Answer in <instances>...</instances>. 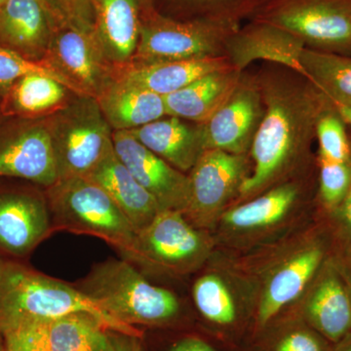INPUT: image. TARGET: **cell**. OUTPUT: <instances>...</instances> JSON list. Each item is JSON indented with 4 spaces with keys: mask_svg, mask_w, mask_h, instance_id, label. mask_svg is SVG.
<instances>
[{
    "mask_svg": "<svg viewBox=\"0 0 351 351\" xmlns=\"http://www.w3.org/2000/svg\"><path fill=\"white\" fill-rule=\"evenodd\" d=\"M186 120L162 117L130 130L138 142L181 172L193 169L206 149L202 125H191Z\"/></svg>",
    "mask_w": 351,
    "mask_h": 351,
    "instance_id": "obj_20",
    "label": "cell"
},
{
    "mask_svg": "<svg viewBox=\"0 0 351 351\" xmlns=\"http://www.w3.org/2000/svg\"><path fill=\"white\" fill-rule=\"evenodd\" d=\"M141 16L140 36L132 63L226 56V41L240 27L228 21L178 20L161 15L156 9Z\"/></svg>",
    "mask_w": 351,
    "mask_h": 351,
    "instance_id": "obj_5",
    "label": "cell"
},
{
    "mask_svg": "<svg viewBox=\"0 0 351 351\" xmlns=\"http://www.w3.org/2000/svg\"><path fill=\"white\" fill-rule=\"evenodd\" d=\"M189 200L184 215L196 228H209L249 176L246 154L207 149L189 171Z\"/></svg>",
    "mask_w": 351,
    "mask_h": 351,
    "instance_id": "obj_10",
    "label": "cell"
},
{
    "mask_svg": "<svg viewBox=\"0 0 351 351\" xmlns=\"http://www.w3.org/2000/svg\"><path fill=\"white\" fill-rule=\"evenodd\" d=\"M94 31L113 66L128 64L140 36V0H91Z\"/></svg>",
    "mask_w": 351,
    "mask_h": 351,
    "instance_id": "obj_19",
    "label": "cell"
},
{
    "mask_svg": "<svg viewBox=\"0 0 351 351\" xmlns=\"http://www.w3.org/2000/svg\"><path fill=\"white\" fill-rule=\"evenodd\" d=\"M265 112L251 145L254 167L240 189L242 197L258 195L278 181L306 152L316 123L332 103L306 80L299 85H267Z\"/></svg>",
    "mask_w": 351,
    "mask_h": 351,
    "instance_id": "obj_1",
    "label": "cell"
},
{
    "mask_svg": "<svg viewBox=\"0 0 351 351\" xmlns=\"http://www.w3.org/2000/svg\"><path fill=\"white\" fill-rule=\"evenodd\" d=\"M85 178L108 193L137 233L162 211L156 198L138 184L113 149Z\"/></svg>",
    "mask_w": 351,
    "mask_h": 351,
    "instance_id": "obj_21",
    "label": "cell"
},
{
    "mask_svg": "<svg viewBox=\"0 0 351 351\" xmlns=\"http://www.w3.org/2000/svg\"><path fill=\"white\" fill-rule=\"evenodd\" d=\"M262 90L241 80L232 97L204 123H201L206 149L246 154L262 121Z\"/></svg>",
    "mask_w": 351,
    "mask_h": 351,
    "instance_id": "obj_14",
    "label": "cell"
},
{
    "mask_svg": "<svg viewBox=\"0 0 351 351\" xmlns=\"http://www.w3.org/2000/svg\"><path fill=\"white\" fill-rule=\"evenodd\" d=\"M334 107L337 112L341 115V119L346 122V125L351 127V108L346 107V106L338 105L334 104Z\"/></svg>",
    "mask_w": 351,
    "mask_h": 351,
    "instance_id": "obj_41",
    "label": "cell"
},
{
    "mask_svg": "<svg viewBox=\"0 0 351 351\" xmlns=\"http://www.w3.org/2000/svg\"><path fill=\"white\" fill-rule=\"evenodd\" d=\"M311 49L351 56V0H267L253 16Z\"/></svg>",
    "mask_w": 351,
    "mask_h": 351,
    "instance_id": "obj_7",
    "label": "cell"
},
{
    "mask_svg": "<svg viewBox=\"0 0 351 351\" xmlns=\"http://www.w3.org/2000/svg\"><path fill=\"white\" fill-rule=\"evenodd\" d=\"M46 120L59 180L86 177L113 149L112 127L92 97L77 96Z\"/></svg>",
    "mask_w": 351,
    "mask_h": 351,
    "instance_id": "obj_6",
    "label": "cell"
},
{
    "mask_svg": "<svg viewBox=\"0 0 351 351\" xmlns=\"http://www.w3.org/2000/svg\"><path fill=\"white\" fill-rule=\"evenodd\" d=\"M52 351H108L110 331L88 313H73L47 323Z\"/></svg>",
    "mask_w": 351,
    "mask_h": 351,
    "instance_id": "obj_29",
    "label": "cell"
},
{
    "mask_svg": "<svg viewBox=\"0 0 351 351\" xmlns=\"http://www.w3.org/2000/svg\"><path fill=\"white\" fill-rule=\"evenodd\" d=\"M232 68L226 56L114 66V77L165 97L214 71Z\"/></svg>",
    "mask_w": 351,
    "mask_h": 351,
    "instance_id": "obj_22",
    "label": "cell"
},
{
    "mask_svg": "<svg viewBox=\"0 0 351 351\" xmlns=\"http://www.w3.org/2000/svg\"><path fill=\"white\" fill-rule=\"evenodd\" d=\"M301 64L304 76L332 104L351 108V56L306 47Z\"/></svg>",
    "mask_w": 351,
    "mask_h": 351,
    "instance_id": "obj_28",
    "label": "cell"
},
{
    "mask_svg": "<svg viewBox=\"0 0 351 351\" xmlns=\"http://www.w3.org/2000/svg\"><path fill=\"white\" fill-rule=\"evenodd\" d=\"M319 195L330 211H336L345 200L351 186V159L346 162L319 159Z\"/></svg>",
    "mask_w": 351,
    "mask_h": 351,
    "instance_id": "obj_32",
    "label": "cell"
},
{
    "mask_svg": "<svg viewBox=\"0 0 351 351\" xmlns=\"http://www.w3.org/2000/svg\"><path fill=\"white\" fill-rule=\"evenodd\" d=\"M337 265H338L339 269L341 270L343 278L346 279L351 292V253L345 258L343 262L337 263Z\"/></svg>",
    "mask_w": 351,
    "mask_h": 351,
    "instance_id": "obj_40",
    "label": "cell"
},
{
    "mask_svg": "<svg viewBox=\"0 0 351 351\" xmlns=\"http://www.w3.org/2000/svg\"><path fill=\"white\" fill-rule=\"evenodd\" d=\"M0 351H6L5 343H4L3 334L0 331Z\"/></svg>",
    "mask_w": 351,
    "mask_h": 351,
    "instance_id": "obj_44",
    "label": "cell"
},
{
    "mask_svg": "<svg viewBox=\"0 0 351 351\" xmlns=\"http://www.w3.org/2000/svg\"><path fill=\"white\" fill-rule=\"evenodd\" d=\"M78 289L104 311L131 326H163L181 315L177 295L147 281L129 261L110 260L96 265Z\"/></svg>",
    "mask_w": 351,
    "mask_h": 351,
    "instance_id": "obj_3",
    "label": "cell"
},
{
    "mask_svg": "<svg viewBox=\"0 0 351 351\" xmlns=\"http://www.w3.org/2000/svg\"><path fill=\"white\" fill-rule=\"evenodd\" d=\"M350 145H351V136ZM339 223H341V230L346 239L350 241L351 244V186L348 195L346 196L345 200L343 201L338 209L336 210Z\"/></svg>",
    "mask_w": 351,
    "mask_h": 351,
    "instance_id": "obj_39",
    "label": "cell"
},
{
    "mask_svg": "<svg viewBox=\"0 0 351 351\" xmlns=\"http://www.w3.org/2000/svg\"><path fill=\"white\" fill-rule=\"evenodd\" d=\"M113 131H130L167 117L160 95L115 78L96 99Z\"/></svg>",
    "mask_w": 351,
    "mask_h": 351,
    "instance_id": "obj_24",
    "label": "cell"
},
{
    "mask_svg": "<svg viewBox=\"0 0 351 351\" xmlns=\"http://www.w3.org/2000/svg\"><path fill=\"white\" fill-rule=\"evenodd\" d=\"M334 351H351V332L335 345Z\"/></svg>",
    "mask_w": 351,
    "mask_h": 351,
    "instance_id": "obj_42",
    "label": "cell"
},
{
    "mask_svg": "<svg viewBox=\"0 0 351 351\" xmlns=\"http://www.w3.org/2000/svg\"><path fill=\"white\" fill-rule=\"evenodd\" d=\"M6 1H7V0H0V7L3 5V4L5 3ZM49 1H50V0H49Z\"/></svg>",
    "mask_w": 351,
    "mask_h": 351,
    "instance_id": "obj_45",
    "label": "cell"
},
{
    "mask_svg": "<svg viewBox=\"0 0 351 351\" xmlns=\"http://www.w3.org/2000/svg\"><path fill=\"white\" fill-rule=\"evenodd\" d=\"M306 44L290 32L262 21L239 27L228 38L226 56L233 69L242 73L256 60L282 64L304 76L301 64Z\"/></svg>",
    "mask_w": 351,
    "mask_h": 351,
    "instance_id": "obj_16",
    "label": "cell"
},
{
    "mask_svg": "<svg viewBox=\"0 0 351 351\" xmlns=\"http://www.w3.org/2000/svg\"><path fill=\"white\" fill-rule=\"evenodd\" d=\"M241 73L233 68L214 71L163 97L166 114L204 123L232 97L241 82Z\"/></svg>",
    "mask_w": 351,
    "mask_h": 351,
    "instance_id": "obj_23",
    "label": "cell"
},
{
    "mask_svg": "<svg viewBox=\"0 0 351 351\" xmlns=\"http://www.w3.org/2000/svg\"><path fill=\"white\" fill-rule=\"evenodd\" d=\"M249 351H250V350H249ZM251 351H260V350H258L257 348H254L253 350H251Z\"/></svg>",
    "mask_w": 351,
    "mask_h": 351,
    "instance_id": "obj_46",
    "label": "cell"
},
{
    "mask_svg": "<svg viewBox=\"0 0 351 351\" xmlns=\"http://www.w3.org/2000/svg\"><path fill=\"white\" fill-rule=\"evenodd\" d=\"M199 9L200 19L228 21L239 24L246 16H254L267 0H189Z\"/></svg>",
    "mask_w": 351,
    "mask_h": 351,
    "instance_id": "obj_34",
    "label": "cell"
},
{
    "mask_svg": "<svg viewBox=\"0 0 351 351\" xmlns=\"http://www.w3.org/2000/svg\"><path fill=\"white\" fill-rule=\"evenodd\" d=\"M196 309L217 332L234 337L243 329L245 320L230 288L217 274L198 278L193 288Z\"/></svg>",
    "mask_w": 351,
    "mask_h": 351,
    "instance_id": "obj_26",
    "label": "cell"
},
{
    "mask_svg": "<svg viewBox=\"0 0 351 351\" xmlns=\"http://www.w3.org/2000/svg\"><path fill=\"white\" fill-rule=\"evenodd\" d=\"M300 316L332 345L351 332V292L338 265L323 263Z\"/></svg>",
    "mask_w": 351,
    "mask_h": 351,
    "instance_id": "obj_17",
    "label": "cell"
},
{
    "mask_svg": "<svg viewBox=\"0 0 351 351\" xmlns=\"http://www.w3.org/2000/svg\"><path fill=\"white\" fill-rule=\"evenodd\" d=\"M210 251L207 235L184 213L163 210L137 233L133 262L184 274L199 267Z\"/></svg>",
    "mask_w": 351,
    "mask_h": 351,
    "instance_id": "obj_8",
    "label": "cell"
},
{
    "mask_svg": "<svg viewBox=\"0 0 351 351\" xmlns=\"http://www.w3.org/2000/svg\"><path fill=\"white\" fill-rule=\"evenodd\" d=\"M80 313L94 316L108 331L142 338L140 330L113 317L80 289L0 258V331Z\"/></svg>",
    "mask_w": 351,
    "mask_h": 351,
    "instance_id": "obj_2",
    "label": "cell"
},
{
    "mask_svg": "<svg viewBox=\"0 0 351 351\" xmlns=\"http://www.w3.org/2000/svg\"><path fill=\"white\" fill-rule=\"evenodd\" d=\"M325 251L311 244L284 260L270 274L256 309L254 336L269 326L304 292L324 263Z\"/></svg>",
    "mask_w": 351,
    "mask_h": 351,
    "instance_id": "obj_15",
    "label": "cell"
},
{
    "mask_svg": "<svg viewBox=\"0 0 351 351\" xmlns=\"http://www.w3.org/2000/svg\"><path fill=\"white\" fill-rule=\"evenodd\" d=\"M48 200L52 226L105 240L133 262L137 232L98 184L85 177L61 179L48 188Z\"/></svg>",
    "mask_w": 351,
    "mask_h": 351,
    "instance_id": "obj_4",
    "label": "cell"
},
{
    "mask_svg": "<svg viewBox=\"0 0 351 351\" xmlns=\"http://www.w3.org/2000/svg\"><path fill=\"white\" fill-rule=\"evenodd\" d=\"M346 126V122L335 108L334 104L321 114L315 128L321 160L334 162L350 160V137Z\"/></svg>",
    "mask_w": 351,
    "mask_h": 351,
    "instance_id": "obj_31",
    "label": "cell"
},
{
    "mask_svg": "<svg viewBox=\"0 0 351 351\" xmlns=\"http://www.w3.org/2000/svg\"><path fill=\"white\" fill-rule=\"evenodd\" d=\"M69 24L94 31V14L91 0H50Z\"/></svg>",
    "mask_w": 351,
    "mask_h": 351,
    "instance_id": "obj_36",
    "label": "cell"
},
{
    "mask_svg": "<svg viewBox=\"0 0 351 351\" xmlns=\"http://www.w3.org/2000/svg\"><path fill=\"white\" fill-rule=\"evenodd\" d=\"M298 197L294 184H283L245 204L233 207L221 216L223 225L232 230L248 232L276 225L290 211Z\"/></svg>",
    "mask_w": 351,
    "mask_h": 351,
    "instance_id": "obj_27",
    "label": "cell"
},
{
    "mask_svg": "<svg viewBox=\"0 0 351 351\" xmlns=\"http://www.w3.org/2000/svg\"><path fill=\"white\" fill-rule=\"evenodd\" d=\"M43 61L77 96L97 99L114 80V66L105 56L95 31L69 23L55 29Z\"/></svg>",
    "mask_w": 351,
    "mask_h": 351,
    "instance_id": "obj_9",
    "label": "cell"
},
{
    "mask_svg": "<svg viewBox=\"0 0 351 351\" xmlns=\"http://www.w3.org/2000/svg\"><path fill=\"white\" fill-rule=\"evenodd\" d=\"M260 351H334L335 345L307 324L301 316L279 323L274 320L256 335Z\"/></svg>",
    "mask_w": 351,
    "mask_h": 351,
    "instance_id": "obj_30",
    "label": "cell"
},
{
    "mask_svg": "<svg viewBox=\"0 0 351 351\" xmlns=\"http://www.w3.org/2000/svg\"><path fill=\"white\" fill-rule=\"evenodd\" d=\"M31 73L52 75L73 92L71 85L45 62L29 61L0 44V96L3 97L19 78Z\"/></svg>",
    "mask_w": 351,
    "mask_h": 351,
    "instance_id": "obj_33",
    "label": "cell"
},
{
    "mask_svg": "<svg viewBox=\"0 0 351 351\" xmlns=\"http://www.w3.org/2000/svg\"><path fill=\"white\" fill-rule=\"evenodd\" d=\"M115 154L143 188L158 202L161 210L186 212L189 200V179L144 145L129 131H113Z\"/></svg>",
    "mask_w": 351,
    "mask_h": 351,
    "instance_id": "obj_12",
    "label": "cell"
},
{
    "mask_svg": "<svg viewBox=\"0 0 351 351\" xmlns=\"http://www.w3.org/2000/svg\"><path fill=\"white\" fill-rule=\"evenodd\" d=\"M166 351H228L212 339L196 335H188L176 339Z\"/></svg>",
    "mask_w": 351,
    "mask_h": 351,
    "instance_id": "obj_37",
    "label": "cell"
},
{
    "mask_svg": "<svg viewBox=\"0 0 351 351\" xmlns=\"http://www.w3.org/2000/svg\"><path fill=\"white\" fill-rule=\"evenodd\" d=\"M52 230L49 208L31 193L0 195V248L16 257L31 253Z\"/></svg>",
    "mask_w": 351,
    "mask_h": 351,
    "instance_id": "obj_18",
    "label": "cell"
},
{
    "mask_svg": "<svg viewBox=\"0 0 351 351\" xmlns=\"http://www.w3.org/2000/svg\"><path fill=\"white\" fill-rule=\"evenodd\" d=\"M138 337L110 331L108 351H144Z\"/></svg>",
    "mask_w": 351,
    "mask_h": 351,
    "instance_id": "obj_38",
    "label": "cell"
},
{
    "mask_svg": "<svg viewBox=\"0 0 351 351\" xmlns=\"http://www.w3.org/2000/svg\"><path fill=\"white\" fill-rule=\"evenodd\" d=\"M0 177L50 188L59 181L47 120L23 119L0 129Z\"/></svg>",
    "mask_w": 351,
    "mask_h": 351,
    "instance_id": "obj_11",
    "label": "cell"
},
{
    "mask_svg": "<svg viewBox=\"0 0 351 351\" xmlns=\"http://www.w3.org/2000/svg\"><path fill=\"white\" fill-rule=\"evenodd\" d=\"M73 93L66 85L44 73H27L19 78L3 96L1 112L9 117L32 119L49 115L66 105Z\"/></svg>",
    "mask_w": 351,
    "mask_h": 351,
    "instance_id": "obj_25",
    "label": "cell"
},
{
    "mask_svg": "<svg viewBox=\"0 0 351 351\" xmlns=\"http://www.w3.org/2000/svg\"><path fill=\"white\" fill-rule=\"evenodd\" d=\"M66 23L49 0H7L0 7V44L29 61L41 62L55 29Z\"/></svg>",
    "mask_w": 351,
    "mask_h": 351,
    "instance_id": "obj_13",
    "label": "cell"
},
{
    "mask_svg": "<svg viewBox=\"0 0 351 351\" xmlns=\"http://www.w3.org/2000/svg\"><path fill=\"white\" fill-rule=\"evenodd\" d=\"M1 332L6 351H52L48 339L47 323H24Z\"/></svg>",
    "mask_w": 351,
    "mask_h": 351,
    "instance_id": "obj_35",
    "label": "cell"
},
{
    "mask_svg": "<svg viewBox=\"0 0 351 351\" xmlns=\"http://www.w3.org/2000/svg\"><path fill=\"white\" fill-rule=\"evenodd\" d=\"M141 14L147 13L154 10V7L152 4V0H140Z\"/></svg>",
    "mask_w": 351,
    "mask_h": 351,
    "instance_id": "obj_43",
    "label": "cell"
}]
</instances>
